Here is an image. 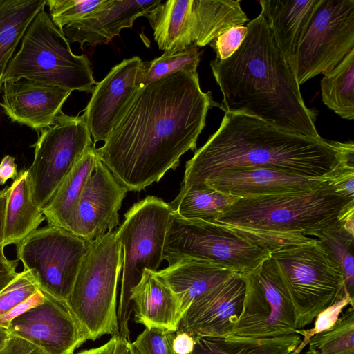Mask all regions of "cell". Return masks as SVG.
I'll return each instance as SVG.
<instances>
[{"label": "cell", "instance_id": "cell-1", "mask_svg": "<svg viewBox=\"0 0 354 354\" xmlns=\"http://www.w3.org/2000/svg\"><path fill=\"white\" fill-rule=\"evenodd\" d=\"M219 105L201 90L198 72L180 71L139 87L96 148L100 160L128 191L144 190L196 151L208 111Z\"/></svg>", "mask_w": 354, "mask_h": 354}, {"label": "cell", "instance_id": "cell-2", "mask_svg": "<svg viewBox=\"0 0 354 354\" xmlns=\"http://www.w3.org/2000/svg\"><path fill=\"white\" fill-rule=\"evenodd\" d=\"M354 143L289 133L256 117L225 112L218 129L185 164L180 189L224 172L269 167L327 180L354 166Z\"/></svg>", "mask_w": 354, "mask_h": 354}, {"label": "cell", "instance_id": "cell-3", "mask_svg": "<svg viewBox=\"0 0 354 354\" xmlns=\"http://www.w3.org/2000/svg\"><path fill=\"white\" fill-rule=\"evenodd\" d=\"M247 35L229 58L210 62L223 95L224 112L242 113L281 130L321 138L315 109L306 106L295 72L259 14L246 25Z\"/></svg>", "mask_w": 354, "mask_h": 354}, {"label": "cell", "instance_id": "cell-4", "mask_svg": "<svg viewBox=\"0 0 354 354\" xmlns=\"http://www.w3.org/2000/svg\"><path fill=\"white\" fill-rule=\"evenodd\" d=\"M330 179L308 192L239 198L215 223L270 252L310 241L306 235L354 213V198L338 194Z\"/></svg>", "mask_w": 354, "mask_h": 354}, {"label": "cell", "instance_id": "cell-5", "mask_svg": "<svg viewBox=\"0 0 354 354\" xmlns=\"http://www.w3.org/2000/svg\"><path fill=\"white\" fill-rule=\"evenodd\" d=\"M27 79L46 85L91 93L97 82L86 55H75L62 32L41 9L10 60L4 81Z\"/></svg>", "mask_w": 354, "mask_h": 354}, {"label": "cell", "instance_id": "cell-6", "mask_svg": "<svg viewBox=\"0 0 354 354\" xmlns=\"http://www.w3.org/2000/svg\"><path fill=\"white\" fill-rule=\"evenodd\" d=\"M122 267L117 230L91 241L66 301L89 340L118 334L116 298Z\"/></svg>", "mask_w": 354, "mask_h": 354}, {"label": "cell", "instance_id": "cell-7", "mask_svg": "<svg viewBox=\"0 0 354 354\" xmlns=\"http://www.w3.org/2000/svg\"><path fill=\"white\" fill-rule=\"evenodd\" d=\"M270 257L289 290L297 329L347 295L341 265L317 239L275 250Z\"/></svg>", "mask_w": 354, "mask_h": 354}, {"label": "cell", "instance_id": "cell-8", "mask_svg": "<svg viewBox=\"0 0 354 354\" xmlns=\"http://www.w3.org/2000/svg\"><path fill=\"white\" fill-rule=\"evenodd\" d=\"M171 213L168 203L156 196H148L131 207L124 214L122 224L116 230L122 250L118 335L129 341V322L133 310L131 290L145 270L157 272L163 261V246Z\"/></svg>", "mask_w": 354, "mask_h": 354}, {"label": "cell", "instance_id": "cell-9", "mask_svg": "<svg viewBox=\"0 0 354 354\" xmlns=\"http://www.w3.org/2000/svg\"><path fill=\"white\" fill-rule=\"evenodd\" d=\"M270 256V250L226 226L171 213L162 252L169 266L187 259L204 260L245 275Z\"/></svg>", "mask_w": 354, "mask_h": 354}, {"label": "cell", "instance_id": "cell-10", "mask_svg": "<svg viewBox=\"0 0 354 354\" xmlns=\"http://www.w3.org/2000/svg\"><path fill=\"white\" fill-rule=\"evenodd\" d=\"M91 243L68 230L48 225L17 245V260L39 290L66 301Z\"/></svg>", "mask_w": 354, "mask_h": 354}, {"label": "cell", "instance_id": "cell-11", "mask_svg": "<svg viewBox=\"0 0 354 354\" xmlns=\"http://www.w3.org/2000/svg\"><path fill=\"white\" fill-rule=\"evenodd\" d=\"M353 50L354 0H319L297 50L298 84L329 73Z\"/></svg>", "mask_w": 354, "mask_h": 354}, {"label": "cell", "instance_id": "cell-12", "mask_svg": "<svg viewBox=\"0 0 354 354\" xmlns=\"http://www.w3.org/2000/svg\"><path fill=\"white\" fill-rule=\"evenodd\" d=\"M83 115L61 111L53 124L43 129L33 145L35 156L28 175L33 200L41 209L86 149L93 145Z\"/></svg>", "mask_w": 354, "mask_h": 354}, {"label": "cell", "instance_id": "cell-13", "mask_svg": "<svg viewBox=\"0 0 354 354\" xmlns=\"http://www.w3.org/2000/svg\"><path fill=\"white\" fill-rule=\"evenodd\" d=\"M244 277L243 307L232 335L270 338L297 333L291 296L274 260L270 256Z\"/></svg>", "mask_w": 354, "mask_h": 354}, {"label": "cell", "instance_id": "cell-14", "mask_svg": "<svg viewBox=\"0 0 354 354\" xmlns=\"http://www.w3.org/2000/svg\"><path fill=\"white\" fill-rule=\"evenodd\" d=\"M44 295L42 304L10 322L9 334L30 342L46 354H73L89 340L88 335L66 301Z\"/></svg>", "mask_w": 354, "mask_h": 354}, {"label": "cell", "instance_id": "cell-15", "mask_svg": "<svg viewBox=\"0 0 354 354\" xmlns=\"http://www.w3.org/2000/svg\"><path fill=\"white\" fill-rule=\"evenodd\" d=\"M127 192L99 159L84 185L68 230L92 241L117 229L118 212Z\"/></svg>", "mask_w": 354, "mask_h": 354}, {"label": "cell", "instance_id": "cell-16", "mask_svg": "<svg viewBox=\"0 0 354 354\" xmlns=\"http://www.w3.org/2000/svg\"><path fill=\"white\" fill-rule=\"evenodd\" d=\"M245 292L244 275L234 273L192 301L178 330L192 337L232 335L242 310Z\"/></svg>", "mask_w": 354, "mask_h": 354}, {"label": "cell", "instance_id": "cell-17", "mask_svg": "<svg viewBox=\"0 0 354 354\" xmlns=\"http://www.w3.org/2000/svg\"><path fill=\"white\" fill-rule=\"evenodd\" d=\"M142 62L138 57L123 59L94 86L82 115L94 144L105 141L118 115L138 88L136 81Z\"/></svg>", "mask_w": 354, "mask_h": 354}, {"label": "cell", "instance_id": "cell-18", "mask_svg": "<svg viewBox=\"0 0 354 354\" xmlns=\"http://www.w3.org/2000/svg\"><path fill=\"white\" fill-rule=\"evenodd\" d=\"M0 103L14 122L37 130L54 122L72 91L27 79L4 81Z\"/></svg>", "mask_w": 354, "mask_h": 354}, {"label": "cell", "instance_id": "cell-19", "mask_svg": "<svg viewBox=\"0 0 354 354\" xmlns=\"http://www.w3.org/2000/svg\"><path fill=\"white\" fill-rule=\"evenodd\" d=\"M161 0H105L82 19L65 26L62 32L69 44L81 48L94 47L110 42L120 31L133 26L136 19L145 17Z\"/></svg>", "mask_w": 354, "mask_h": 354}, {"label": "cell", "instance_id": "cell-20", "mask_svg": "<svg viewBox=\"0 0 354 354\" xmlns=\"http://www.w3.org/2000/svg\"><path fill=\"white\" fill-rule=\"evenodd\" d=\"M328 180L299 176L269 167H248L224 172L203 184L241 198L308 192Z\"/></svg>", "mask_w": 354, "mask_h": 354}, {"label": "cell", "instance_id": "cell-21", "mask_svg": "<svg viewBox=\"0 0 354 354\" xmlns=\"http://www.w3.org/2000/svg\"><path fill=\"white\" fill-rule=\"evenodd\" d=\"M259 2L261 7L260 14L266 20L279 49L295 72L299 44L319 0Z\"/></svg>", "mask_w": 354, "mask_h": 354}, {"label": "cell", "instance_id": "cell-22", "mask_svg": "<svg viewBox=\"0 0 354 354\" xmlns=\"http://www.w3.org/2000/svg\"><path fill=\"white\" fill-rule=\"evenodd\" d=\"M136 322L145 328H161L176 332L183 317L180 303L170 287L156 272L143 271L132 289Z\"/></svg>", "mask_w": 354, "mask_h": 354}, {"label": "cell", "instance_id": "cell-23", "mask_svg": "<svg viewBox=\"0 0 354 354\" xmlns=\"http://www.w3.org/2000/svg\"><path fill=\"white\" fill-rule=\"evenodd\" d=\"M235 272L222 264L197 259L183 260L156 272L176 295L183 316L194 299Z\"/></svg>", "mask_w": 354, "mask_h": 354}, {"label": "cell", "instance_id": "cell-24", "mask_svg": "<svg viewBox=\"0 0 354 354\" xmlns=\"http://www.w3.org/2000/svg\"><path fill=\"white\" fill-rule=\"evenodd\" d=\"M158 48L172 54L194 46L192 41V0H168L145 16Z\"/></svg>", "mask_w": 354, "mask_h": 354}, {"label": "cell", "instance_id": "cell-25", "mask_svg": "<svg viewBox=\"0 0 354 354\" xmlns=\"http://www.w3.org/2000/svg\"><path fill=\"white\" fill-rule=\"evenodd\" d=\"M45 220L32 198L27 169L21 170L10 186L4 218V246L19 244Z\"/></svg>", "mask_w": 354, "mask_h": 354}, {"label": "cell", "instance_id": "cell-26", "mask_svg": "<svg viewBox=\"0 0 354 354\" xmlns=\"http://www.w3.org/2000/svg\"><path fill=\"white\" fill-rule=\"evenodd\" d=\"M99 159L95 144L89 146L41 209L48 225L68 230L84 185Z\"/></svg>", "mask_w": 354, "mask_h": 354}, {"label": "cell", "instance_id": "cell-27", "mask_svg": "<svg viewBox=\"0 0 354 354\" xmlns=\"http://www.w3.org/2000/svg\"><path fill=\"white\" fill-rule=\"evenodd\" d=\"M239 0H192L194 46L209 44L227 29L248 21Z\"/></svg>", "mask_w": 354, "mask_h": 354}, {"label": "cell", "instance_id": "cell-28", "mask_svg": "<svg viewBox=\"0 0 354 354\" xmlns=\"http://www.w3.org/2000/svg\"><path fill=\"white\" fill-rule=\"evenodd\" d=\"M194 339L190 354H291L302 340L297 333L270 338L230 335Z\"/></svg>", "mask_w": 354, "mask_h": 354}, {"label": "cell", "instance_id": "cell-29", "mask_svg": "<svg viewBox=\"0 0 354 354\" xmlns=\"http://www.w3.org/2000/svg\"><path fill=\"white\" fill-rule=\"evenodd\" d=\"M46 2V0H0V90L17 46Z\"/></svg>", "mask_w": 354, "mask_h": 354}, {"label": "cell", "instance_id": "cell-30", "mask_svg": "<svg viewBox=\"0 0 354 354\" xmlns=\"http://www.w3.org/2000/svg\"><path fill=\"white\" fill-rule=\"evenodd\" d=\"M238 199L202 184L180 189L168 205L172 213L183 218L215 223L223 212Z\"/></svg>", "mask_w": 354, "mask_h": 354}, {"label": "cell", "instance_id": "cell-31", "mask_svg": "<svg viewBox=\"0 0 354 354\" xmlns=\"http://www.w3.org/2000/svg\"><path fill=\"white\" fill-rule=\"evenodd\" d=\"M354 213L310 235L315 236L341 265L346 294L354 301Z\"/></svg>", "mask_w": 354, "mask_h": 354}, {"label": "cell", "instance_id": "cell-32", "mask_svg": "<svg viewBox=\"0 0 354 354\" xmlns=\"http://www.w3.org/2000/svg\"><path fill=\"white\" fill-rule=\"evenodd\" d=\"M322 101L342 118H354V50L320 82Z\"/></svg>", "mask_w": 354, "mask_h": 354}, {"label": "cell", "instance_id": "cell-33", "mask_svg": "<svg viewBox=\"0 0 354 354\" xmlns=\"http://www.w3.org/2000/svg\"><path fill=\"white\" fill-rule=\"evenodd\" d=\"M201 54L198 47L192 46L172 54L164 53L149 62L142 61L137 76L138 87L145 86L180 71L196 73Z\"/></svg>", "mask_w": 354, "mask_h": 354}, {"label": "cell", "instance_id": "cell-34", "mask_svg": "<svg viewBox=\"0 0 354 354\" xmlns=\"http://www.w3.org/2000/svg\"><path fill=\"white\" fill-rule=\"evenodd\" d=\"M308 343L319 354H354L353 307H348L330 328L315 335Z\"/></svg>", "mask_w": 354, "mask_h": 354}, {"label": "cell", "instance_id": "cell-35", "mask_svg": "<svg viewBox=\"0 0 354 354\" xmlns=\"http://www.w3.org/2000/svg\"><path fill=\"white\" fill-rule=\"evenodd\" d=\"M105 0H48L50 19L60 30L99 8Z\"/></svg>", "mask_w": 354, "mask_h": 354}, {"label": "cell", "instance_id": "cell-36", "mask_svg": "<svg viewBox=\"0 0 354 354\" xmlns=\"http://www.w3.org/2000/svg\"><path fill=\"white\" fill-rule=\"evenodd\" d=\"M39 288L30 274L24 269L5 288L0 290V317L28 299Z\"/></svg>", "mask_w": 354, "mask_h": 354}, {"label": "cell", "instance_id": "cell-37", "mask_svg": "<svg viewBox=\"0 0 354 354\" xmlns=\"http://www.w3.org/2000/svg\"><path fill=\"white\" fill-rule=\"evenodd\" d=\"M176 332L161 328H145L133 342L139 354H176L173 340Z\"/></svg>", "mask_w": 354, "mask_h": 354}, {"label": "cell", "instance_id": "cell-38", "mask_svg": "<svg viewBox=\"0 0 354 354\" xmlns=\"http://www.w3.org/2000/svg\"><path fill=\"white\" fill-rule=\"evenodd\" d=\"M348 304L353 307L354 301L346 295L317 315L313 328L308 330L297 329V334L303 336L304 339L291 354H299L313 336L330 328Z\"/></svg>", "mask_w": 354, "mask_h": 354}, {"label": "cell", "instance_id": "cell-39", "mask_svg": "<svg viewBox=\"0 0 354 354\" xmlns=\"http://www.w3.org/2000/svg\"><path fill=\"white\" fill-rule=\"evenodd\" d=\"M10 187L0 190V290L5 288L17 275L18 260L8 259L4 254V218Z\"/></svg>", "mask_w": 354, "mask_h": 354}, {"label": "cell", "instance_id": "cell-40", "mask_svg": "<svg viewBox=\"0 0 354 354\" xmlns=\"http://www.w3.org/2000/svg\"><path fill=\"white\" fill-rule=\"evenodd\" d=\"M246 26H233L220 35L209 45L215 50L216 57L225 59L240 47L247 35Z\"/></svg>", "mask_w": 354, "mask_h": 354}, {"label": "cell", "instance_id": "cell-41", "mask_svg": "<svg viewBox=\"0 0 354 354\" xmlns=\"http://www.w3.org/2000/svg\"><path fill=\"white\" fill-rule=\"evenodd\" d=\"M330 183L338 194L354 198V166L345 167L330 179Z\"/></svg>", "mask_w": 354, "mask_h": 354}, {"label": "cell", "instance_id": "cell-42", "mask_svg": "<svg viewBox=\"0 0 354 354\" xmlns=\"http://www.w3.org/2000/svg\"><path fill=\"white\" fill-rule=\"evenodd\" d=\"M45 300V295L41 290H38L28 299L20 303L7 313L0 317V326L8 328L10 322L29 309L42 304Z\"/></svg>", "mask_w": 354, "mask_h": 354}, {"label": "cell", "instance_id": "cell-43", "mask_svg": "<svg viewBox=\"0 0 354 354\" xmlns=\"http://www.w3.org/2000/svg\"><path fill=\"white\" fill-rule=\"evenodd\" d=\"M0 354H46L30 342L10 335Z\"/></svg>", "mask_w": 354, "mask_h": 354}, {"label": "cell", "instance_id": "cell-44", "mask_svg": "<svg viewBox=\"0 0 354 354\" xmlns=\"http://www.w3.org/2000/svg\"><path fill=\"white\" fill-rule=\"evenodd\" d=\"M194 339L186 332L177 330L173 340V349L176 354H190L194 347Z\"/></svg>", "mask_w": 354, "mask_h": 354}, {"label": "cell", "instance_id": "cell-45", "mask_svg": "<svg viewBox=\"0 0 354 354\" xmlns=\"http://www.w3.org/2000/svg\"><path fill=\"white\" fill-rule=\"evenodd\" d=\"M17 168L15 157L6 155L2 158L0 162V185H4L8 180L17 177Z\"/></svg>", "mask_w": 354, "mask_h": 354}, {"label": "cell", "instance_id": "cell-46", "mask_svg": "<svg viewBox=\"0 0 354 354\" xmlns=\"http://www.w3.org/2000/svg\"><path fill=\"white\" fill-rule=\"evenodd\" d=\"M129 342L119 335H113L104 344L102 354H124Z\"/></svg>", "mask_w": 354, "mask_h": 354}, {"label": "cell", "instance_id": "cell-47", "mask_svg": "<svg viewBox=\"0 0 354 354\" xmlns=\"http://www.w3.org/2000/svg\"><path fill=\"white\" fill-rule=\"evenodd\" d=\"M10 336L7 328L0 326V350L5 345L7 339Z\"/></svg>", "mask_w": 354, "mask_h": 354}, {"label": "cell", "instance_id": "cell-48", "mask_svg": "<svg viewBox=\"0 0 354 354\" xmlns=\"http://www.w3.org/2000/svg\"><path fill=\"white\" fill-rule=\"evenodd\" d=\"M104 350V345L94 348H91L88 350H84L80 351L76 354H102Z\"/></svg>", "mask_w": 354, "mask_h": 354}, {"label": "cell", "instance_id": "cell-49", "mask_svg": "<svg viewBox=\"0 0 354 354\" xmlns=\"http://www.w3.org/2000/svg\"><path fill=\"white\" fill-rule=\"evenodd\" d=\"M124 354H139L135 346L129 342Z\"/></svg>", "mask_w": 354, "mask_h": 354}, {"label": "cell", "instance_id": "cell-50", "mask_svg": "<svg viewBox=\"0 0 354 354\" xmlns=\"http://www.w3.org/2000/svg\"><path fill=\"white\" fill-rule=\"evenodd\" d=\"M306 354H319V353L316 351L309 348V349L306 353Z\"/></svg>", "mask_w": 354, "mask_h": 354}]
</instances>
